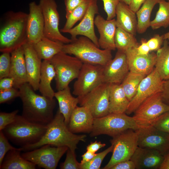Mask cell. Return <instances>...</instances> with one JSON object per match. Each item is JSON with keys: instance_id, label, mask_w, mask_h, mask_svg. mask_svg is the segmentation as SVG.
<instances>
[{"instance_id": "6da1fadb", "label": "cell", "mask_w": 169, "mask_h": 169, "mask_svg": "<svg viewBox=\"0 0 169 169\" xmlns=\"http://www.w3.org/2000/svg\"><path fill=\"white\" fill-rule=\"evenodd\" d=\"M23 104L22 116L34 123L47 125L53 120L56 105L54 98L36 94L31 86L26 83L19 89Z\"/></svg>"}, {"instance_id": "7a4b0ae2", "label": "cell", "mask_w": 169, "mask_h": 169, "mask_svg": "<svg viewBox=\"0 0 169 169\" xmlns=\"http://www.w3.org/2000/svg\"><path fill=\"white\" fill-rule=\"evenodd\" d=\"M86 137L85 135H76L70 131L58 109L40 140L34 144L20 147L22 151H27L49 144L56 147L67 146L75 152L77 144L80 141H85Z\"/></svg>"}, {"instance_id": "3957f363", "label": "cell", "mask_w": 169, "mask_h": 169, "mask_svg": "<svg viewBox=\"0 0 169 169\" xmlns=\"http://www.w3.org/2000/svg\"><path fill=\"white\" fill-rule=\"evenodd\" d=\"M28 14L10 11L6 14L0 29V51L11 53L27 42Z\"/></svg>"}, {"instance_id": "277c9868", "label": "cell", "mask_w": 169, "mask_h": 169, "mask_svg": "<svg viewBox=\"0 0 169 169\" xmlns=\"http://www.w3.org/2000/svg\"><path fill=\"white\" fill-rule=\"evenodd\" d=\"M64 44L63 52L72 54L83 63L104 66L112 59L111 51L100 49L90 39L82 36Z\"/></svg>"}, {"instance_id": "5b68a950", "label": "cell", "mask_w": 169, "mask_h": 169, "mask_svg": "<svg viewBox=\"0 0 169 169\" xmlns=\"http://www.w3.org/2000/svg\"><path fill=\"white\" fill-rule=\"evenodd\" d=\"M47 126L32 123L17 115L15 120L2 131L8 140L22 147L39 141L46 132Z\"/></svg>"}, {"instance_id": "8992f818", "label": "cell", "mask_w": 169, "mask_h": 169, "mask_svg": "<svg viewBox=\"0 0 169 169\" xmlns=\"http://www.w3.org/2000/svg\"><path fill=\"white\" fill-rule=\"evenodd\" d=\"M139 126L132 117L125 113H110L102 117L94 119L91 137L106 135L113 137L126 130H136Z\"/></svg>"}, {"instance_id": "52a82bcc", "label": "cell", "mask_w": 169, "mask_h": 169, "mask_svg": "<svg viewBox=\"0 0 169 169\" xmlns=\"http://www.w3.org/2000/svg\"><path fill=\"white\" fill-rule=\"evenodd\" d=\"M56 73V88L64 89L70 83L77 79L83 63L75 57L69 55L61 51L50 60Z\"/></svg>"}, {"instance_id": "ba28073f", "label": "cell", "mask_w": 169, "mask_h": 169, "mask_svg": "<svg viewBox=\"0 0 169 169\" xmlns=\"http://www.w3.org/2000/svg\"><path fill=\"white\" fill-rule=\"evenodd\" d=\"M110 141L113 146L112 154L104 169H110L120 162L130 160L138 146L137 134L131 129L112 137Z\"/></svg>"}, {"instance_id": "9c48e42d", "label": "cell", "mask_w": 169, "mask_h": 169, "mask_svg": "<svg viewBox=\"0 0 169 169\" xmlns=\"http://www.w3.org/2000/svg\"><path fill=\"white\" fill-rule=\"evenodd\" d=\"M110 84L102 83L84 95L78 97L80 106L87 108L94 119L103 117L110 113Z\"/></svg>"}, {"instance_id": "30bf717a", "label": "cell", "mask_w": 169, "mask_h": 169, "mask_svg": "<svg viewBox=\"0 0 169 169\" xmlns=\"http://www.w3.org/2000/svg\"><path fill=\"white\" fill-rule=\"evenodd\" d=\"M169 111V106L162 100L160 92L152 95L143 102L134 112L132 117L140 127L152 125L160 115Z\"/></svg>"}, {"instance_id": "8fae6325", "label": "cell", "mask_w": 169, "mask_h": 169, "mask_svg": "<svg viewBox=\"0 0 169 169\" xmlns=\"http://www.w3.org/2000/svg\"><path fill=\"white\" fill-rule=\"evenodd\" d=\"M68 148L67 146L56 147L47 144L25 151L21 155L25 159L40 168L55 169L60 158Z\"/></svg>"}, {"instance_id": "7c38bea8", "label": "cell", "mask_w": 169, "mask_h": 169, "mask_svg": "<svg viewBox=\"0 0 169 169\" xmlns=\"http://www.w3.org/2000/svg\"><path fill=\"white\" fill-rule=\"evenodd\" d=\"M39 4L44 19V36L64 44L71 43L72 39L63 35L59 30V15L55 0H40Z\"/></svg>"}, {"instance_id": "4fadbf2b", "label": "cell", "mask_w": 169, "mask_h": 169, "mask_svg": "<svg viewBox=\"0 0 169 169\" xmlns=\"http://www.w3.org/2000/svg\"><path fill=\"white\" fill-rule=\"evenodd\" d=\"M104 66L83 63L73 85V94L83 96L103 82Z\"/></svg>"}, {"instance_id": "5bb4252c", "label": "cell", "mask_w": 169, "mask_h": 169, "mask_svg": "<svg viewBox=\"0 0 169 169\" xmlns=\"http://www.w3.org/2000/svg\"><path fill=\"white\" fill-rule=\"evenodd\" d=\"M138 146L155 150L165 156L169 153V133L160 130L152 125L140 127L135 130Z\"/></svg>"}, {"instance_id": "9a60e30c", "label": "cell", "mask_w": 169, "mask_h": 169, "mask_svg": "<svg viewBox=\"0 0 169 169\" xmlns=\"http://www.w3.org/2000/svg\"><path fill=\"white\" fill-rule=\"evenodd\" d=\"M163 80L155 68L141 81L134 96L130 101L125 113H134L139 106L148 98L161 91Z\"/></svg>"}, {"instance_id": "2e32d148", "label": "cell", "mask_w": 169, "mask_h": 169, "mask_svg": "<svg viewBox=\"0 0 169 169\" xmlns=\"http://www.w3.org/2000/svg\"><path fill=\"white\" fill-rule=\"evenodd\" d=\"M98 13L97 0H90L86 12L79 23L66 31L65 33L69 34L72 40L76 38V37L79 35L87 37L100 48L98 39L96 35L94 28L95 16Z\"/></svg>"}, {"instance_id": "e0dca14e", "label": "cell", "mask_w": 169, "mask_h": 169, "mask_svg": "<svg viewBox=\"0 0 169 169\" xmlns=\"http://www.w3.org/2000/svg\"><path fill=\"white\" fill-rule=\"evenodd\" d=\"M129 71L125 53L117 50L115 58L104 66L103 82L121 84Z\"/></svg>"}, {"instance_id": "ac0fdd59", "label": "cell", "mask_w": 169, "mask_h": 169, "mask_svg": "<svg viewBox=\"0 0 169 169\" xmlns=\"http://www.w3.org/2000/svg\"><path fill=\"white\" fill-rule=\"evenodd\" d=\"M29 8L27 22V42L33 44L44 37V19L39 4L31 2L29 4Z\"/></svg>"}, {"instance_id": "d6986e66", "label": "cell", "mask_w": 169, "mask_h": 169, "mask_svg": "<svg viewBox=\"0 0 169 169\" xmlns=\"http://www.w3.org/2000/svg\"><path fill=\"white\" fill-rule=\"evenodd\" d=\"M136 48L125 52L129 71L147 76L155 68L156 54L153 52L146 55L140 54L137 52Z\"/></svg>"}, {"instance_id": "ffe728a7", "label": "cell", "mask_w": 169, "mask_h": 169, "mask_svg": "<svg viewBox=\"0 0 169 169\" xmlns=\"http://www.w3.org/2000/svg\"><path fill=\"white\" fill-rule=\"evenodd\" d=\"M28 78V83L34 91L38 90L42 61L33 44L27 42L23 46Z\"/></svg>"}, {"instance_id": "44dd1931", "label": "cell", "mask_w": 169, "mask_h": 169, "mask_svg": "<svg viewBox=\"0 0 169 169\" xmlns=\"http://www.w3.org/2000/svg\"><path fill=\"white\" fill-rule=\"evenodd\" d=\"M164 157L155 150L138 146L131 160L136 169H160Z\"/></svg>"}, {"instance_id": "7402d4cb", "label": "cell", "mask_w": 169, "mask_h": 169, "mask_svg": "<svg viewBox=\"0 0 169 169\" xmlns=\"http://www.w3.org/2000/svg\"><path fill=\"white\" fill-rule=\"evenodd\" d=\"M94 24L100 34L98 39L100 48L103 49L115 50L114 37L117 28L115 19L105 20L98 15L95 18Z\"/></svg>"}, {"instance_id": "603a6c76", "label": "cell", "mask_w": 169, "mask_h": 169, "mask_svg": "<svg viewBox=\"0 0 169 169\" xmlns=\"http://www.w3.org/2000/svg\"><path fill=\"white\" fill-rule=\"evenodd\" d=\"M94 118L90 111L83 106H77L72 112L67 126L74 133H90L92 131Z\"/></svg>"}, {"instance_id": "cb8c5ba5", "label": "cell", "mask_w": 169, "mask_h": 169, "mask_svg": "<svg viewBox=\"0 0 169 169\" xmlns=\"http://www.w3.org/2000/svg\"><path fill=\"white\" fill-rule=\"evenodd\" d=\"M11 67L9 77L14 80L13 87L19 89L28 83V78L23 46L11 53Z\"/></svg>"}, {"instance_id": "d4e9b609", "label": "cell", "mask_w": 169, "mask_h": 169, "mask_svg": "<svg viewBox=\"0 0 169 169\" xmlns=\"http://www.w3.org/2000/svg\"><path fill=\"white\" fill-rule=\"evenodd\" d=\"M116 16L117 27L135 35L136 34L137 25L136 13L128 5L120 2L116 9Z\"/></svg>"}, {"instance_id": "484cf974", "label": "cell", "mask_w": 169, "mask_h": 169, "mask_svg": "<svg viewBox=\"0 0 169 169\" xmlns=\"http://www.w3.org/2000/svg\"><path fill=\"white\" fill-rule=\"evenodd\" d=\"M54 97L58 102L59 110L63 115L67 125L72 112L79 103V99L71 95L69 86L55 92Z\"/></svg>"}, {"instance_id": "4316f807", "label": "cell", "mask_w": 169, "mask_h": 169, "mask_svg": "<svg viewBox=\"0 0 169 169\" xmlns=\"http://www.w3.org/2000/svg\"><path fill=\"white\" fill-rule=\"evenodd\" d=\"M129 102L120 84H110L109 95L110 113H125Z\"/></svg>"}, {"instance_id": "83f0119b", "label": "cell", "mask_w": 169, "mask_h": 169, "mask_svg": "<svg viewBox=\"0 0 169 169\" xmlns=\"http://www.w3.org/2000/svg\"><path fill=\"white\" fill-rule=\"evenodd\" d=\"M56 75L54 69L50 60H43L42 62L38 90L43 95L54 98L55 92L51 84Z\"/></svg>"}, {"instance_id": "f1b7e54d", "label": "cell", "mask_w": 169, "mask_h": 169, "mask_svg": "<svg viewBox=\"0 0 169 169\" xmlns=\"http://www.w3.org/2000/svg\"><path fill=\"white\" fill-rule=\"evenodd\" d=\"M21 147L10 151L5 155L0 166V169H35L36 165L21 155Z\"/></svg>"}, {"instance_id": "f546056e", "label": "cell", "mask_w": 169, "mask_h": 169, "mask_svg": "<svg viewBox=\"0 0 169 169\" xmlns=\"http://www.w3.org/2000/svg\"><path fill=\"white\" fill-rule=\"evenodd\" d=\"M64 44L43 37L33 44L39 58L43 60H50L56 54L62 51Z\"/></svg>"}, {"instance_id": "4dcf8cb0", "label": "cell", "mask_w": 169, "mask_h": 169, "mask_svg": "<svg viewBox=\"0 0 169 169\" xmlns=\"http://www.w3.org/2000/svg\"><path fill=\"white\" fill-rule=\"evenodd\" d=\"M160 0H146L142 7L136 12L137 25V33L142 34L150 26V18L152 10Z\"/></svg>"}, {"instance_id": "1f68e13d", "label": "cell", "mask_w": 169, "mask_h": 169, "mask_svg": "<svg viewBox=\"0 0 169 169\" xmlns=\"http://www.w3.org/2000/svg\"><path fill=\"white\" fill-rule=\"evenodd\" d=\"M155 68L162 79H169V42L165 39L162 47L157 51Z\"/></svg>"}, {"instance_id": "d6a6232c", "label": "cell", "mask_w": 169, "mask_h": 169, "mask_svg": "<svg viewBox=\"0 0 169 169\" xmlns=\"http://www.w3.org/2000/svg\"><path fill=\"white\" fill-rule=\"evenodd\" d=\"M114 42L117 50L124 52L139 45L135 35L119 27H117L115 30Z\"/></svg>"}, {"instance_id": "836d02e7", "label": "cell", "mask_w": 169, "mask_h": 169, "mask_svg": "<svg viewBox=\"0 0 169 169\" xmlns=\"http://www.w3.org/2000/svg\"><path fill=\"white\" fill-rule=\"evenodd\" d=\"M146 76L129 71L120 84L127 98L130 101L135 95L140 84Z\"/></svg>"}, {"instance_id": "e575fe53", "label": "cell", "mask_w": 169, "mask_h": 169, "mask_svg": "<svg viewBox=\"0 0 169 169\" xmlns=\"http://www.w3.org/2000/svg\"><path fill=\"white\" fill-rule=\"evenodd\" d=\"M159 7L155 18L150 23V26L153 30L163 27L166 28L169 26V1L160 0Z\"/></svg>"}, {"instance_id": "d590c367", "label": "cell", "mask_w": 169, "mask_h": 169, "mask_svg": "<svg viewBox=\"0 0 169 169\" xmlns=\"http://www.w3.org/2000/svg\"><path fill=\"white\" fill-rule=\"evenodd\" d=\"M90 0H84L75 8L66 18V20L63 28L60 30L61 32L65 33L73 28L78 21L81 20L84 16L89 7Z\"/></svg>"}, {"instance_id": "8d00e7d4", "label": "cell", "mask_w": 169, "mask_h": 169, "mask_svg": "<svg viewBox=\"0 0 169 169\" xmlns=\"http://www.w3.org/2000/svg\"><path fill=\"white\" fill-rule=\"evenodd\" d=\"M112 145L103 151L97 153L91 160L80 166V169H99L102 162L105 156L110 152H112Z\"/></svg>"}, {"instance_id": "74e56055", "label": "cell", "mask_w": 169, "mask_h": 169, "mask_svg": "<svg viewBox=\"0 0 169 169\" xmlns=\"http://www.w3.org/2000/svg\"><path fill=\"white\" fill-rule=\"evenodd\" d=\"M10 54L4 52L0 56V79L9 76L11 63Z\"/></svg>"}, {"instance_id": "f35d334b", "label": "cell", "mask_w": 169, "mask_h": 169, "mask_svg": "<svg viewBox=\"0 0 169 169\" xmlns=\"http://www.w3.org/2000/svg\"><path fill=\"white\" fill-rule=\"evenodd\" d=\"M80 164L76 160L75 152L69 148L67 151L65 161L60 165L61 169H80Z\"/></svg>"}, {"instance_id": "ab89813d", "label": "cell", "mask_w": 169, "mask_h": 169, "mask_svg": "<svg viewBox=\"0 0 169 169\" xmlns=\"http://www.w3.org/2000/svg\"><path fill=\"white\" fill-rule=\"evenodd\" d=\"M151 125L160 130L169 133V111L158 117Z\"/></svg>"}, {"instance_id": "60d3db41", "label": "cell", "mask_w": 169, "mask_h": 169, "mask_svg": "<svg viewBox=\"0 0 169 169\" xmlns=\"http://www.w3.org/2000/svg\"><path fill=\"white\" fill-rule=\"evenodd\" d=\"M8 141L3 131H0V166L8 152L12 150L18 149L12 146Z\"/></svg>"}, {"instance_id": "b9f144b4", "label": "cell", "mask_w": 169, "mask_h": 169, "mask_svg": "<svg viewBox=\"0 0 169 169\" xmlns=\"http://www.w3.org/2000/svg\"><path fill=\"white\" fill-rule=\"evenodd\" d=\"M103 1L104 9L106 13L107 20L112 19L116 17L117 7L119 0H100Z\"/></svg>"}, {"instance_id": "7bdbcfd3", "label": "cell", "mask_w": 169, "mask_h": 169, "mask_svg": "<svg viewBox=\"0 0 169 169\" xmlns=\"http://www.w3.org/2000/svg\"><path fill=\"white\" fill-rule=\"evenodd\" d=\"M19 89L13 87L10 89L0 90V103L10 101L15 98L19 97Z\"/></svg>"}, {"instance_id": "ee69618b", "label": "cell", "mask_w": 169, "mask_h": 169, "mask_svg": "<svg viewBox=\"0 0 169 169\" xmlns=\"http://www.w3.org/2000/svg\"><path fill=\"white\" fill-rule=\"evenodd\" d=\"M18 112V110H17L9 113L0 112V131H2L15 120Z\"/></svg>"}, {"instance_id": "f6af8a7d", "label": "cell", "mask_w": 169, "mask_h": 169, "mask_svg": "<svg viewBox=\"0 0 169 169\" xmlns=\"http://www.w3.org/2000/svg\"><path fill=\"white\" fill-rule=\"evenodd\" d=\"M164 40L163 35H161L158 34L155 35L147 41V43L150 51H157L161 48Z\"/></svg>"}, {"instance_id": "bcb514c9", "label": "cell", "mask_w": 169, "mask_h": 169, "mask_svg": "<svg viewBox=\"0 0 169 169\" xmlns=\"http://www.w3.org/2000/svg\"><path fill=\"white\" fill-rule=\"evenodd\" d=\"M160 95L162 101L169 106V79L163 80Z\"/></svg>"}, {"instance_id": "7dc6e473", "label": "cell", "mask_w": 169, "mask_h": 169, "mask_svg": "<svg viewBox=\"0 0 169 169\" xmlns=\"http://www.w3.org/2000/svg\"><path fill=\"white\" fill-rule=\"evenodd\" d=\"M84 0H64L65 6L66 18L72 12L79 6Z\"/></svg>"}, {"instance_id": "c3c4849f", "label": "cell", "mask_w": 169, "mask_h": 169, "mask_svg": "<svg viewBox=\"0 0 169 169\" xmlns=\"http://www.w3.org/2000/svg\"><path fill=\"white\" fill-rule=\"evenodd\" d=\"M110 169H136L135 164L130 160L120 162L111 167Z\"/></svg>"}, {"instance_id": "681fc988", "label": "cell", "mask_w": 169, "mask_h": 169, "mask_svg": "<svg viewBox=\"0 0 169 169\" xmlns=\"http://www.w3.org/2000/svg\"><path fill=\"white\" fill-rule=\"evenodd\" d=\"M14 80L10 77H5L0 79V90H4L13 87Z\"/></svg>"}, {"instance_id": "f907efd6", "label": "cell", "mask_w": 169, "mask_h": 169, "mask_svg": "<svg viewBox=\"0 0 169 169\" xmlns=\"http://www.w3.org/2000/svg\"><path fill=\"white\" fill-rule=\"evenodd\" d=\"M136 49L138 54L142 55H147L150 51L147 41L144 38L141 39L140 44L136 48Z\"/></svg>"}, {"instance_id": "816d5d0a", "label": "cell", "mask_w": 169, "mask_h": 169, "mask_svg": "<svg viewBox=\"0 0 169 169\" xmlns=\"http://www.w3.org/2000/svg\"><path fill=\"white\" fill-rule=\"evenodd\" d=\"M106 144L102 143L100 142L95 141L94 142H91L86 148L87 151H90L93 153H95L100 149L105 147Z\"/></svg>"}, {"instance_id": "f5cc1de1", "label": "cell", "mask_w": 169, "mask_h": 169, "mask_svg": "<svg viewBox=\"0 0 169 169\" xmlns=\"http://www.w3.org/2000/svg\"><path fill=\"white\" fill-rule=\"evenodd\" d=\"M146 1V0H131L130 3L128 6L132 10L136 13Z\"/></svg>"}, {"instance_id": "db71d44e", "label": "cell", "mask_w": 169, "mask_h": 169, "mask_svg": "<svg viewBox=\"0 0 169 169\" xmlns=\"http://www.w3.org/2000/svg\"><path fill=\"white\" fill-rule=\"evenodd\" d=\"M96 154H97L87 150V151L82 156V160L80 162V165L90 161Z\"/></svg>"}, {"instance_id": "11a10c76", "label": "cell", "mask_w": 169, "mask_h": 169, "mask_svg": "<svg viewBox=\"0 0 169 169\" xmlns=\"http://www.w3.org/2000/svg\"><path fill=\"white\" fill-rule=\"evenodd\" d=\"M160 169H169V153L164 156Z\"/></svg>"}, {"instance_id": "9f6ffc18", "label": "cell", "mask_w": 169, "mask_h": 169, "mask_svg": "<svg viewBox=\"0 0 169 169\" xmlns=\"http://www.w3.org/2000/svg\"><path fill=\"white\" fill-rule=\"evenodd\" d=\"M163 35L164 39L167 40L169 42V31L164 34Z\"/></svg>"}, {"instance_id": "6f0895ef", "label": "cell", "mask_w": 169, "mask_h": 169, "mask_svg": "<svg viewBox=\"0 0 169 169\" xmlns=\"http://www.w3.org/2000/svg\"><path fill=\"white\" fill-rule=\"evenodd\" d=\"M120 2L129 5L131 2V0H119Z\"/></svg>"}, {"instance_id": "680465c9", "label": "cell", "mask_w": 169, "mask_h": 169, "mask_svg": "<svg viewBox=\"0 0 169 169\" xmlns=\"http://www.w3.org/2000/svg\"><path fill=\"white\" fill-rule=\"evenodd\" d=\"M167 1H169V0H167Z\"/></svg>"}]
</instances>
